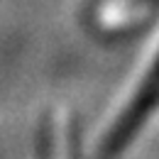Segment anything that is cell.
I'll return each mask as SVG.
<instances>
[{"mask_svg": "<svg viewBox=\"0 0 159 159\" xmlns=\"http://www.w3.org/2000/svg\"><path fill=\"white\" fill-rule=\"evenodd\" d=\"M157 105H159V42L154 44V49L149 54V64H147L144 74L139 76L137 86L127 96L125 105L118 110L110 130L103 135L98 157L113 159L115 154H120Z\"/></svg>", "mask_w": 159, "mask_h": 159, "instance_id": "1", "label": "cell"}, {"mask_svg": "<svg viewBox=\"0 0 159 159\" xmlns=\"http://www.w3.org/2000/svg\"><path fill=\"white\" fill-rule=\"evenodd\" d=\"M59 139H61V147L52 154V159H74V154H71V142H66V139H69V137H66V132H64Z\"/></svg>", "mask_w": 159, "mask_h": 159, "instance_id": "2", "label": "cell"}]
</instances>
